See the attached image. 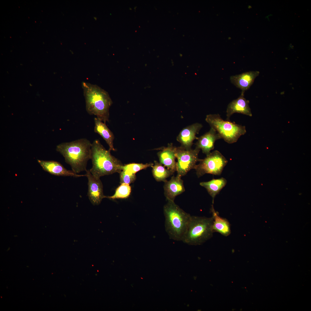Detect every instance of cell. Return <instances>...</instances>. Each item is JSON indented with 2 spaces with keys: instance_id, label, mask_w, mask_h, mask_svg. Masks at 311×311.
Returning <instances> with one entry per match:
<instances>
[{
  "instance_id": "603a6c76",
  "label": "cell",
  "mask_w": 311,
  "mask_h": 311,
  "mask_svg": "<svg viewBox=\"0 0 311 311\" xmlns=\"http://www.w3.org/2000/svg\"><path fill=\"white\" fill-rule=\"evenodd\" d=\"M120 183H125L129 184L134 182L136 179L135 174L128 173L124 170L120 172Z\"/></svg>"
},
{
  "instance_id": "d6986e66",
  "label": "cell",
  "mask_w": 311,
  "mask_h": 311,
  "mask_svg": "<svg viewBox=\"0 0 311 311\" xmlns=\"http://www.w3.org/2000/svg\"><path fill=\"white\" fill-rule=\"evenodd\" d=\"M226 183V179L223 178H221L218 179H213L207 182H201L200 184L206 189L208 193L212 197L213 204L216 196L224 187Z\"/></svg>"
},
{
  "instance_id": "7402d4cb",
  "label": "cell",
  "mask_w": 311,
  "mask_h": 311,
  "mask_svg": "<svg viewBox=\"0 0 311 311\" xmlns=\"http://www.w3.org/2000/svg\"><path fill=\"white\" fill-rule=\"evenodd\" d=\"M153 164L152 163L143 164L142 163H132L123 166L122 170L130 174H135L137 172L142 169H145L151 167Z\"/></svg>"
},
{
  "instance_id": "5b68a950",
  "label": "cell",
  "mask_w": 311,
  "mask_h": 311,
  "mask_svg": "<svg viewBox=\"0 0 311 311\" xmlns=\"http://www.w3.org/2000/svg\"><path fill=\"white\" fill-rule=\"evenodd\" d=\"M213 218L191 216L182 241L191 245L201 244L210 239L213 232Z\"/></svg>"
},
{
  "instance_id": "2e32d148",
  "label": "cell",
  "mask_w": 311,
  "mask_h": 311,
  "mask_svg": "<svg viewBox=\"0 0 311 311\" xmlns=\"http://www.w3.org/2000/svg\"><path fill=\"white\" fill-rule=\"evenodd\" d=\"M176 148L172 144H169L167 147L162 148L157 153L160 163L174 173L177 171Z\"/></svg>"
},
{
  "instance_id": "e0dca14e",
  "label": "cell",
  "mask_w": 311,
  "mask_h": 311,
  "mask_svg": "<svg viewBox=\"0 0 311 311\" xmlns=\"http://www.w3.org/2000/svg\"><path fill=\"white\" fill-rule=\"evenodd\" d=\"M211 211L213 219L212 226L213 232H218L225 236L229 235L231 230L230 224L228 220L219 216L218 213L215 211L213 204Z\"/></svg>"
},
{
  "instance_id": "9a60e30c",
  "label": "cell",
  "mask_w": 311,
  "mask_h": 311,
  "mask_svg": "<svg viewBox=\"0 0 311 311\" xmlns=\"http://www.w3.org/2000/svg\"><path fill=\"white\" fill-rule=\"evenodd\" d=\"M259 74V72L258 71H250L232 75L230 79L232 83L241 90V93L244 94L253 84L255 79Z\"/></svg>"
},
{
  "instance_id": "277c9868",
  "label": "cell",
  "mask_w": 311,
  "mask_h": 311,
  "mask_svg": "<svg viewBox=\"0 0 311 311\" xmlns=\"http://www.w3.org/2000/svg\"><path fill=\"white\" fill-rule=\"evenodd\" d=\"M166 231L169 238L182 241L191 216L181 208L174 201L167 200L164 207Z\"/></svg>"
},
{
  "instance_id": "ac0fdd59",
  "label": "cell",
  "mask_w": 311,
  "mask_h": 311,
  "mask_svg": "<svg viewBox=\"0 0 311 311\" xmlns=\"http://www.w3.org/2000/svg\"><path fill=\"white\" fill-rule=\"evenodd\" d=\"M94 132L99 134L105 141L109 147L110 151H115L113 141L114 136L113 132L109 129L105 123L97 118L94 119Z\"/></svg>"
},
{
  "instance_id": "44dd1931",
  "label": "cell",
  "mask_w": 311,
  "mask_h": 311,
  "mask_svg": "<svg viewBox=\"0 0 311 311\" xmlns=\"http://www.w3.org/2000/svg\"><path fill=\"white\" fill-rule=\"evenodd\" d=\"M131 187L129 184L121 183L116 189L114 194L111 196H106V198L111 199L126 198H128L131 192Z\"/></svg>"
},
{
  "instance_id": "9c48e42d",
  "label": "cell",
  "mask_w": 311,
  "mask_h": 311,
  "mask_svg": "<svg viewBox=\"0 0 311 311\" xmlns=\"http://www.w3.org/2000/svg\"><path fill=\"white\" fill-rule=\"evenodd\" d=\"M85 174L88 179V195L91 203L98 205L103 198H106L103 192V187L100 178L94 176L89 170H87Z\"/></svg>"
},
{
  "instance_id": "30bf717a",
  "label": "cell",
  "mask_w": 311,
  "mask_h": 311,
  "mask_svg": "<svg viewBox=\"0 0 311 311\" xmlns=\"http://www.w3.org/2000/svg\"><path fill=\"white\" fill-rule=\"evenodd\" d=\"M202 127V124L196 123L183 128L177 138V141L181 144L180 146L186 149H191L194 140L198 139L196 134Z\"/></svg>"
},
{
  "instance_id": "3957f363",
  "label": "cell",
  "mask_w": 311,
  "mask_h": 311,
  "mask_svg": "<svg viewBox=\"0 0 311 311\" xmlns=\"http://www.w3.org/2000/svg\"><path fill=\"white\" fill-rule=\"evenodd\" d=\"M91 159L92 166L89 170L95 177L100 178L115 172L120 173L122 170V163L111 155L109 150L105 149L98 140L92 143Z\"/></svg>"
},
{
  "instance_id": "8fae6325",
  "label": "cell",
  "mask_w": 311,
  "mask_h": 311,
  "mask_svg": "<svg viewBox=\"0 0 311 311\" xmlns=\"http://www.w3.org/2000/svg\"><path fill=\"white\" fill-rule=\"evenodd\" d=\"M37 162L44 170L52 175L76 177L86 176L85 175L77 174L73 171L67 170L60 163L55 161L38 160Z\"/></svg>"
},
{
  "instance_id": "52a82bcc",
  "label": "cell",
  "mask_w": 311,
  "mask_h": 311,
  "mask_svg": "<svg viewBox=\"0 0 311 311\" xmlns=\"http://www.w3.org/2000/svg\"><path fill=\"white\" fill-rule=\"evenodd\" d=\"M199 162L194 169L198 177L206 174L220 175L228 161L219 151L216 150Z\"/></svg>"
},
{
  "instance_id": "4fadbf2b",
  "label": "cell",
  "mask_w": 311,
  "mask_h": 311,
  "mask_svg": "<svg viewBox=\"0 0 311 311\" xmlns=\"http://www.w3.org/2000/svg\"><path fill=\"white\" fill-rule=\"evenodd\" d=\"M181 177L173 176L168 181L164 182V194L167 200L174 201L176 197L185 191L183 181Z\"/></svg>"
},
{
  "instance_id": "ba28073f",
  "label": "cell",
  "mask_w": 311,
  "mask_h": 311,
  "mask_svg": "<svg viewBox=\"0 0 311 311\" xmlns=\"http://www.w3.org/2000/svg\"><path fill=\"white\" fill-rule=\"evenodd\" d=\"M200 150L196 147L194 149H187L181 146L177 147V175L181 177L184 176L191 170L195 169L196 163L201 160L198 158Z\"/></svg>"
},
{
  "instance_id": "8992f818",
  "label": "cell",
  "mask_w": 311,
  "mask_h": 311,
  "mask_svg": "<svg viewBox=\"0 0 311 311\" xmlns=\"http://www.w3.org/2000/svg\"><path fill=\"white\" fill-rule=\"evenodd\" d=\"M205 120L222 139L229 144L236 142L241 136L246 132L245 126L230 121L224 120L218 114L207 115Z\"/></svg>"
},
{
  "instance_id": "6da1fadb",
  "label": "cell",
  "mask_w": 311,
  "mask_h": 311,
  "mask_svg": "<svg viewBox=\"0 0 311 311\" xmlns=\"http://www.w3.org/2000/svg\"><path fill=\"white\" fill-rule=\"evenodd\" d=\"M92 144L87 139L81 138L60 143L57 146L56 150L77 174L87 170V163L91 158Z\"/></svg>"
},
{
  "instance_id": "7a4b0ae2",
  "label": "cell",
  "mask_w": 311,
  "mask_h": 311,
  "mask_svg": "<svg viewBox=\"0 0 311 311\" xmlns=\"http://www.w3.org/2000/svg\"><path fill=\"white\" fill-rule=\"evenodd\" d=\"M82 86L87 113L105 123L109 122L113 102L108 93L96 85L83 82Z\"/></svg>"
},
{
  "instance_id": "7c38bea8",
  "label": "cell",
  "mask_w": 311,
  "mask_h": 311,
  "mask_svg": "<svg viewBox=\"0 0 311 311\" xmlns=\"http://www.w3.org/2000/svg\"><path fill=\"white\" fill-rule=\"evenodd\" d=\"M249 103V101L244 97V94L241 93L238 98L232 101L228 105L226 110L227 120L230 121L231 116L235 113L252 116Z\"/></svg>"
},
{
  "instance_id": "ffe728a7",
  "label": "cell",
  "mask_w": 311,
  "mask_h": 311,
  "mask_svg": "<svg viewBox=\"0 0 311 311\" xmlns=\"http://www.w3.org/2000/svg\"><path fill=\"white\" fill-rule=\"evenodd\" d=\"M154 164L151 167L152 168L153 176L157 181L165 182L166 179L174 173L171 170L166 169L165 166L156 161H154Z\"/></svg>"
},
{
  "instance_id": "5bb4252c",
  "label": "cell",
  "mask_w": 311,
  "mask_h": 311,
  "mask_svg": "<svg viewBox=\"0 0 311 311\" xmlns=\"http://www.w3.org/2000/svg\"><path fill=\"white\" fill-rule=\"evenodd\" d=\"M221 139L220 135L211 127L208 132L198 138L196 147L201 149L202 153L207 156L214 149L215 141Z\"/></svg>"
}]
</instances>
